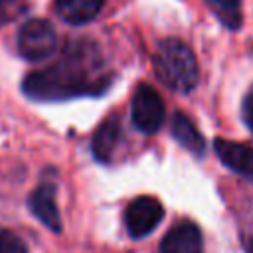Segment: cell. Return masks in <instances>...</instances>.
<instances>
[{
    "instance_id": "obj_1",
    "label": "cell",
    "mask_w": 253,
    "mask_h": 253,
    "mask_svg": "<svg viewBox=\"0 0 253 253\" xmlns=\"http://www.w3.org/2000/svg\"><path fill=\"white\" fill-rule=\"evenodd\" d=\"M101 63L83 47L67 51L57 63L34 71L24 81L28 97L40 101H59L87 93H99L107 85Z\"/></svg>"
},
{
    "instance_id": "obj_2",
    "label": "cell",
    "mask_w": 253,
    "mask_h": 253,
    "mask_svg": "<svg viewBox=\"0 0 253 253\" xmlns=\"http://www.w3.org/2000/svg\"><path fill=\"white\" fill-rule=\"evenodd\" d=\"M156 77L178 93H190L198 83V61L194 51L180 40H162L154 53Z\"/></svg>"
},
{
    "instance_id": "obj_3",
    "label": "cell",
    "mask_w": 253,
    "mask_h": 253,
    "mask_svg": "<svg viewBox=\"0 0 253 253\" xmlns=\"http://www.w3.org/2000/svg\"><path fill=\"white\" fill-rule=\"evenodd\" d=\"M57 36L47 20H28L18 32V51L30 61H40L55 51Z\"/></svg>"
},
{
    "instance_id": "obj_4",
    "label": "cell",
    "mask_w": 253,
    "mask_h": 253,
    "mask_svg": "<svg viewBox=\"0 0 253 253\" xmlns=\"http://www.w3.org/2000/svg\"><path fill=\"white\" fill-rule=\"evenodd\" d=\"M132 123L138 130L150 134L156 132L166 117L164 101L158 91L146 83H140L132 95Z\"/></svg>"
},
{
    "instance_id": "obj_5",
    "label": "cell",
    "mask_w": 253,
    "mask_h": 253,
    "mask_svg": "<svg viewBox=\"0 0 253 253\" xmlns=\"http://www.w3.org/2000/svg\"><path fill=\"white\" fill-rule=\"evenodd\" d=\"M164 208L154 196H138L134 198L125 211V225L132 239H140L156 229L162 221Z\"/></svg>"
},
{
    "instance_id": "obj_6",
    "label": "cell",
    "mask_w": 253,
    "mask_h": 253,
    "mask_svg": "<svg viewBox=\"0 0 253 253\" xmlns=\"http://www.w3.org/2000/svg\"><path fill=\"white\" fill-rule=\"evenodd\" d=\"M202 231L192 221H178L160 241V253H202Z\"/></svg>"
},
{
    "instance_id": "obj_7",
    "label": "cell",
    "mask_w": 253,
    "mask_h": 253,
    "mask_svg": "<svg viewBox=\"0 0 253 253\" xmlns=\"http://www.w3.org/2000/svg\"><path fill=\"white\" fill-rule=\"evenodd\" d=\"M30 210L32 213L51 231H61V215L55 204V186L49 182L40 184L30 196Z\"/></svg>"
},
{
    "instance_id": "obj_8",
    "label": "cell",
    "mask_w": 253,
    "mask_h": 253,
    "mask_svg": "<svg viewBox=\"0 0 253 253\" xmlns=\"http://www.w3.org/2000/svg\"><path fill=\"white\" fill-rule=\"evenodd\" d=\"M213 148H215L219 160L229 170L253 178V146L243 144V142H235V140L217 138L213 142Z\"/></svg>"
},
{
    "instance_id": "obj_9",
    "label": "cell",
    "mask_w": 253,
    "mask_h": 253,
    "mask_svg": "<svg viewBox=\"0 0 253 253\" xmlns=\"http://www.w3.org/2000/svg\"><path fill=\"white\" fill-rule=\"evenodd\" d=\"M105 0H55V12L67 24H87L103 8Z\"/></svg>"
},
{
    "instance_id": "obj_10",
    "label": "cell",
    "mask_w": 253,
    "mask_h": 253,
    "mask_svg": "<svg viewBox=\"0 0 253 253\" xmlns=\"http://www.w3.org/2000/svg\"><path fill=\"white\" fill-rule=\"evenodd\" d=\"M119 134H121V121L119 119L109 117L99 125V128L93 134V142H91V148H93V154L97 160L107 162L113 156V150L119 142Z\"/></svg>"
},
{
    "instance_id": "obj_11",
    "label": "cell",
    "mask_w": 253,
    "mask_h": 253,
    "mask_svg": "<svg viewBox=\"0 0 253 253\" xmlns=\"http://www.w3.org/2000/svg\"><path fill=\"white\" fill-rule=\"evenodd\" d=\"M172 134H174V138L184 148H188L194 154H202L204 148H206L204 136L200 134V130L196 128V125L186 115H182V113H176L174 119H172Z\"/></svg>"
},
{
    "instance_id": "obj_12",
    "label": "cell",
    "mask_w": 253,
    "mask_h": 253,
    "mask_svg": "<svg viewBox=\"0 0 253 253\" xmlns=\"http://www.w3.org/2000/svg\"><path fill=\"white\" fill-rule=\"evenodd\" d=\"M219 22L227 28H239L241 24V0H206Z\"/></svg>"
},
{
    "instance_id": "obj_13",
    "label": "cell",
    "mask_w": 253,
    "mask_h": 253,
    "mask_svg": "<svg viewBox=\"0 0 253 253\" xmlns=\"http://www.w3.org/2000/svg\"><path fill=\"white\" fill-rule=\"evenodd\" d=\"M28 10V0H0V26L18 20Z\"/></svg>"
},
{
    "instance_id": "obj_14",
    "label": "cell",
    "mask_w": 253,
    "mask_h": 253,
    "mask_svg": "<svg viewBox=\"0 0 253 253\" xmlns=\"http://www.w3.org/2000/svg\"><path fill=\"white\" fill-rule=\"evenodd\" d=\"M0 253H28V247L14 231L0 227Z\"/></svg>"
},
{
    "instance_id": "obj_15",
    "label": "cell",
    "mask_w": 253,
    "mask_h": 253,
    "mask_svg": "<svg viewBox=\"0 0 253 253\" xmlns=\"http://www.w3.org/2000/svg\"><path fill=\"white\" fill-rule=\"evenodd\" d=\"M245 121L251 128V132H253V95H249L247 101H245Z\"/></svg>"
}]
</instances>
